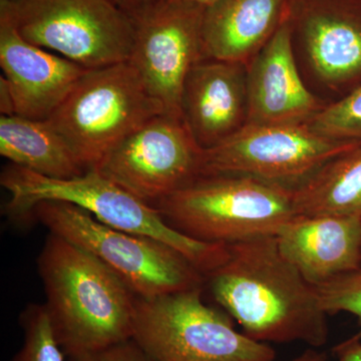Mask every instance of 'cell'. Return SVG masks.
<instances>
[{
	"label": "cell",
	"mask_w": 361,
	"mask_h": 361,
	"mask_svg": "<svg viewBox=\"0 0 361 361\" xmlns=\"http://www.w3.org/2000/svg\"><path fill=\"white\" fill-rule=\"evenodd\" d=\"M216 302L243 334L263 342L329 341V314L314 286L282 255L276 236L227 245V255L205 274Z\"/></svg>",
	"instance_id": "6da1fadb"
},
{
	"label": "cell",
	"mask_w": 361,
	"mask_h": 361,
	"mask_svg": "<svg viewBox=\"0 0 361 361\" xmlns=\"http://www.w3.org/2000/svg\"><path fill=\"white\" fill-rule=\"evenodd\" d=\"M37 269L66 357L99 355L132 338L137 296L89 252L49 233Z\"/></svg>",
	"instance_id": "7a4b0ae2"
},
{
	"label": "cell",
	"mask_w": 361,
	"mask_h": 361,
	"mask_svg": "<svg viewBox=\"0 0 361 361\" xmlns=\"http://www.w3.org/2000/svg\"><path fill=\"white\" fill-rule=\"evenodd\" d=\"M0 185L11 196L6 212L16 220L30 219L33 207L40 202H68L110 227L168 244L189 259L204 276L227 254L224 244L200 241L178 231L155 207L94 170L78 177L54 179L11 164L2 171Z\"/></svg>",
	"instance_id": "3957f363"
},
{
	"label": "cell",
	"mask_w": 361,
	"mask_h": 361,
	"mask_svg": "<svg viewBox=\"0 0 361 361\" xmlns=\"http://www.w3.org/2000/svg\"><path fill=\"white\" fill-rule=\"evenodd\" d=\"M153 206L183 234L224 245L277 236L297 215L293 190L244 175L200 176Z\"/></svg>",
	"instance_id": "277c9868"
},
{
	"label": "cell",
	"mask_w": 361,
	"mask_h": 361,
	"mask_svg": "<svg viewBox=\"0 0 361 361\" xmlns=\"http://www.w3.org/2000/svg\"><path fill=\"white\" fill-rule=\"evenodd\" d=\"M30 218L92 254L137 298H156L205 284L203 273L173 247L110 227L68 202H40Z\"/></svg>",
	"instance_id": "5b68a950"
},
{
	"label": "cell",
	"mask_w": 361,
	"mask_h": 361,
	"mask_svg": "<svg viewBox=\"0 0 361 361\" xmlns=\"http://www.w3.org/2000/svg\"><path fill=\"white\" fill-rule=\"evenodd\" d=\"M165 114L129 61L87 70L47 118L85 171L94 170L126 137Z\"/></svg>",
	"instance_id": "8992f818"
},
{
	"label": "cell",
	"mask_w": 361,
	"mask_h": 361,
	"mask_svg": "<svg viewBox=\"0 0 361 361\" xmlns=\"http://www.w3.org/2000/svg\"><path fill=\"white\" fill-rule=\"evenodd\" d=\"M154 361H274V349L237 331L203 300V287L135 301L133 336Z\"/></svg>",
	"instance_id": "52a82bcc"
},
{
	"label": "cell",
	"mask_w": 361,
	"mask_h": 361,
	"mask_svg": "<svg viewBox=\"0 0 361 361\" xmlns=\"http://www.w3.org/2000/svg\"><path fill=\"white\" fill-rule=\"evenodd\" d=\"M27 42L58 52L85 70L125 63L135 25L111 0H6Z\"/></svg>",
	"instance_id": "ba28073f"
},
{
	"label": "cell",
	"mask_w": 361,
	"mask_h": 361,
	"mask_svg": "<svg viewBox=\"0 0 361 361\" xmlns=\"http://www.w3.org/2000/svg\"><path fill=\"white\" fill-rule=\"evenodd\" d=\"M360 145L323 137L308 125L245 123L203 149L201 176H249L294 190L332 159Z\"/></svg>",
	"instance_id": "9c48e42d"
},
{
	"label": "cell",
	"mask_w": 361,
	"mask_h": 361,
	"mask_svg": "<svg viewBox=\"0 0 361 361\" xmlns=\"http://www.w3.org/2000/svg\"><path fill=\"white\" fill-rule=\"evenodd\" d=\"M203 149L184 120L161 114L111 149L94 170L151 204L201 176Z\"/></svg>",
	"instance_id": "30bf717a"
},
{
	"label": "cell",
	"mask_w": 361,
	"mask_h": 361,
	"mask_svg": "<svg viewBox=\"0 0 361 361\" xmlns=\"http://www.w3.org/2000/svg\"><path fill=\"white\" fill-rule=\"evenodd\" d=\"M204 11L191 4L159 0L133 18L135 37L129 61L168 115L183 118L185 82L203 59Z\"/></svg>",
	"instance_id": "8fae6325"
},
{
	"label": "cell",
	"mask_w": 361,
	"mask_h": 361,
	"mask_svg": "<svg viewBox=\"0 0 361 361\" xmlns=\"http://www.w3.org/2000/svg\"><path fill=\"white\" fill-rule=\"evenodd\" d=\"M293 39L334 89L361 84V0H291Z\"/></svg>",
	"instance_id": "7c38bea8"
},
{
	"label": "cell",
	"mask_w": 361,
	"mask_h": 361,
	"mask_svg": "<svg viewBox=\"0 0 361 361\" xmlns=\"http://www.w3.org/2000/svg\"><path fill=\"white\" fill-rule=\"evenodd\" d=\"M0 66L14 115L47 120L85 75V68L27 42L0 0Z\"/></svg>",
	"instance_id": "4fadbf2b"
},
{
	"label": "cell",
	"mask_w": 361,
	"mask_h": 361,
	"mask_svg": "<svg viewBox=\"0 0 361 361\" xmlns=\"http://www.w3.org/2000/svg\"><path fill=\"white\" fill-rule=\"evenodd\" d=\"M323 108L299 75L289 11L272 39L247 66L245 123L308 125Z\"/></svg>",
	"instance_id": "5bb4252c"
},
{
	"label": "cell",
	"mask_w": 361,
	"mask_h": 361,
	"mask_svg": "<svg viewBox=\"0 0 361 361\" xmlns=\"http://www.w3.org/2000/svg\"><path fill=\"white\" fill-rule=\"evenodd\" d=\"M182 116L202 149L212 148L245 125L247 66L203 59L190 71Z\"/></svg>",
	"instance_id": "9a60e30c"
},
{
	"label": "cell",
	"mask_w": 361,
	"mask_h": 361,
	"mask_svg": "<svg viewBox=\"0 0 361 361\" xmlns=\"http://www.w3.org/2000/svg\"><path fill=\"white\" fill-rule=\"evenodd\" d=\"M276 239L282 255L312 286L361 270V217L296 215Z\"/></svg>",
	"instance_id": "2e32d148"
},
{
	"label": "cell",
	"mask_w": 361,
	"mask_h": 361,
	"mask_svg": "<svg viewBox=\"0 0 361 361\" xmlns=\"http://www.w3.org/2000/svg\"><path fill=\"white\" fill-rule=\"evenodd\" d=\"M291 0H218L204 11L203 59L248 66L272 39Z\"/></svg>",
	"instance_id": "e0dca14e"
},
{
	"label": "cell",
	"mask_w": 361,
	"mask_h": 361,
	"mask_svg": "<svg viewBox=\"0 0 361 361\" xmlns=\"http://www.w3.org/2000/svg\"><path fill=\"white\" fill-rule=\"evenodd\" d=\"M0 155L13 165L54 179L87 172L66 140L47 120L0 116Z\"/></svg>",
	"instance_id": "ac0fdd59"
},
{
	"label": "cell",
	"mask_w": 361,
	"mask_h": 361,
	"mask_svg": "<svg viewBox=\"0 0 361 361\" xmlns=\"http://www.w3.org/2000/svg\"><path fill=\"white\" fill-rule=\"evenodd\" d=\"M293 197L297 215L361 217V145L325 164Z\"/></svg>",
	"instance_id": "d6986e66"
},
{
	"label": "cell",
	"mask_w": 361,
	"mask_h": 361,
	"mask_svg": "<svg viewBox=\"0 0 361 361\" xmlns=\"http://www.w3.org/2000/svg\"><path fill=\"white\" fill-rule=\"evenodd\" d=\"M23 346L9 361H66L44 304H30L20 318Z\"/></svg>",
	"instance_id": "ffe728a7"
},
{
	"label": "cell",
	"mask_w": 361,
	"mask_h": 361,
	"mask_svg": "<svg viewBox=\"0 0 361 361\" xmlns=\"http://www.w3.org/2000/svg\"><path fill=\"white\" fill-rule=\"evenodd\" d=\"M308 126L323 137L361 144V84L336 103L324 106Z\"/></svg>",
	"instance_id": "44dd1931"
},
{
	"label": "cell",
	"mask_w": 361,
	"mask_h": 361,
	"mask_svg": "<svg viewBox=\"0 0 361 361\" xmlns=\"http://www.w3.org/2000/svg\"><path fill=\"white\" fill-rule=\"evenodd\" d=\"M315 288L327 314L345 312L355 316L360 331L353 337L361 341V270L343 275Z\"/></svg>",
	"instance_id": "7402d4cb"
},
{
	"label": "cell",
	"mask_w": 361,
	"mask_h": 361,
	"mask_svg": "<svg viewBox=\"0 0 361 361\" xmlns=\"http://www.w3.org/2000/svg\"><path fill=\"white\" fill-rule=\"evenodd\" d=\"M97 358L99 361H154L133 338L104 349Z\"/></svg>",
	"instance_id": "603a6c76"
},
{
	"label": "cell",
	"mask_w": 361,
	"mask_h": 361,
	"mask_svg": "<svg viewBox=\"0 0 361 361\" xmlns=\"http://www.w3.org/2000/svg\"><path fill=\"white\" fill-rule=\"evenodd\" d=\"M336 361H361V341L351 337L334 348Z\"/></svg>",
	"instance_id": "cb8c5ba5"
},
{
	"label": "cell",
	"mask_w": 361,
	"mask_h": 361,
	"mask_svg": "<svg viewBox=\"0 0 361 361\" xmlns=\"http://www.w3.org/2000/svg\"><path fill=\"white\" fill-rule=\"evenodd\" d=\"M116 6L123 9L130 18H135L149 7L153 6L159 0H111Z\"/></svg>",
	"instance_id": "d4e9b609"
},
{
	"label": "cell",
	"mask_w": 361,
	"mask_h": 361,
	"mask_svg": "<svg viewBox=\"0 0 361 361\" xmlns=\"http://www.w3.org/2000/svg\"><path fill=\"white\" fill-rule=\"evenodd\" d=\"M329 356L324 351L318 350L317 348H310L304 351L300 355L291 361H327Z\"/></svg>",
	"instance_id": "484cf974"
},
{
	"label": "cell",
	"mask_w": 361,
	"mask_h": 361,
	"mask_svg": "<svg viewBox=\"0 0 361 361\" xmlns=\"http://www.w3.org/2000/svg\"><path fill=\"white\" fill-rule=\"evenodd\" d=\"M171 1L182 2V4H191V6L202 7L207 8L212 4L217 2L218 0H171Z\"/></svg>",
	"instance_id": "4316f807"
},
{
	"label": "cell",
	"mask_w": 361,
	"mask_h": 361,
	"mask_svg": "<svg viewBox=\"0 0 361 361\" xmlns=\"http://www.w3.org/2000/svg\"><path fill=\"white\" fill-rule=\"evenodd\" d=\"M66 361H99L97 355H73L66 357Z\"/></svg>",
	"instance_id": "83f0119b"
}]
</instances>
